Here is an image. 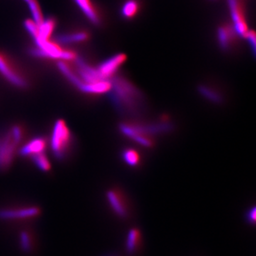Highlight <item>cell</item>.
Returning a JSON list of instances; mask_svg holds the SVG:
<instances>
[{
  "instance_id": "6da1fadb",
  "label": "cell",
  "mask_w": 256,
  "mask_h": 256,
  "mask_svg": "<svg viewBox=\"0 0 256 256\" xmlns=\"http://www.w3.org/2000/svg\"><path fill=\"white\" fill-rule=\"evenodd\" d=\"M111 82L110 96L114 106L126 112L138 110L142 104V98L136 87L124 78H114Z\"/></svg>"
},
{
  "instance_id": "7a4b0ae2",
  "label": "cell",
  "mask_w": 256,
  "mask_h": 256,
  "mask_svg": "<svg viewBox=\"0 0 256 256\" xmlns=\"http://www.w3.org/2000/svg\"><path fill=\"white\" fill-rule=\"evenodd\" d=\"M24 138L22 127L15 124L0 138V171H5L12 164L18 148Z\"/></svg>"
},
{
  "instance_id": "3957f363",
  "label": "cell",
  "mask_w": 256,
  "mask_h": 256,
  "mask_svg": "<svg viewBox=\"0 0 256 256\" xmlns=\"http://www.w3.org/2000/svg\"><path fill=\"white\" fill-rule=\"evenodd\" d=\"M72 136L65 121H56L50 137V150L56 159L62 161L68 156L72 143Z\"/></svg>"
},
{
  "instance_id": "277c9868",
  "label": "cell",
  "mask_w": 256,
  "mask_h": 256,
  "mask_svg": "<svg viewBox=\"0 0 256 256\" xmlns=\"http://www.w3.org/2000/svg\"><path fill=\"white\" fill-rule=\"evenodd\" d=\"M0 74L6 82L16 88L24 90L30 86L26 76L8 56L2 52H0Z\"/></svg>"
},
{
  "instance_id": "5b68a950",
  "label": "cell",
  "mask_w": 256,
  "mask_h": 256,
  "mask_svg": "<svg viewBox=\"0 0 256 256\" xmlns=\"http://www.w3.org/2000/svg\"><path fill=\"white\" fill-rule=\"evenodd\" d=\"M229 11L232 18V26L240 38H245L249 31L244 0H227Z\"/></svg>"
},
{
  "instance_id": "8992f818",
  "label": "cell",
  "mask_w": 256,
  "mask_h": 256,
  "mask_svg": "<svg viewBox=\"0 0 256 256\" xmlns=\"http://www.w3.org/2000/svg\"><path fill=\"white\" fill-rule=\"evenodd\" d=\"M40 214L41 210L36 206L0 208V220L10 222L32 220L38 217Z\"/></svg>"
},
{
  "instance_id": "52a82bcc",
  "label": "cell",
  "mask_w": 256,
  "mask_h": 256,
  "mask_svg": "<svg viewBox=\"0 0 256 256\" xmlns=\"http://www.w3.org/2000/svg\"><path fill=\"white\" fill-rule=\"evenodd\" d=\"M126 60L124 54H117L102 62L96 66L100 78L104 80H110L118 72Z\"/></svg>"
},
{
  "instance_id": "ba28073f",
  "label": "cell",
  "mask_w": 256,
  "mask_h": 256,
  "mask_svg": "<svg viewBox=\"0 0 256 256\" xmlns=\"http://www.w3.org/2000/svg\"><path fill=\"white\" fill-rule=\"evenodd\" d=\"M106 198L116 215L121 218H126L129 216V205L122 194L116 190H110L106 193Z\"/></svg>"
},
{
  "instance_id": "9c48e42d",
  "label": "cell",
  "mask_w": 256,
  "mask_h": 256,
  "mask_svg": "<svg viewBox=\"0 0 256 256\" xmlns=\"http://www.w3.org/2000/svg\"><path fill=\"white\" fill-rule=\"evenodd\" d=\"M238 36L233 26L230 24H223L217 30V40L222 50H230L235 44Z\"/></svg>"
},
{
  "instance_id": "30bf717a",
  "label": "cell",
  "mask_w": 256,
  "mask_h": 256,
  "mask_svg": "<svg viewBox=\"0 0 256 256\" xmlns=\"http://www.w3.org/2000/svg\"><path fill=\"white\" fill-rule=\"evenodd\" d=\"M86 18L95 26L102 24V15L92 0H74Z\"/></svg>"
},
{
  "instance_id": "8fae6325",
  "label": "cell",
  "mask_w": 256,
  "mask_h": 256,
  "mask_svg": "<svg viewBox=\"0 0 256 256\" xmlns=\"http://www.w3.org/2000/svg\"><path fill=\"white\" fill-rule=\"evenodd\" d=\"M46 146V139L43 137H35L31 140L22 146L20 150V156H35L38 153L44 152Z\"/></svg>"
},
{
  "instance_id": "7c38bea8",
  "label": "cell",
  "mask_w": 256,
  "mask_h": 256,
  "mask_svg": "<svg viewBox=\"0 0 256 256\" xmlns=\"http://www.w3.org/2000/svg\"><path fill=\"white\" fill-rule=\"evenodd\" d=\"M142 234L138 228H132L128 230L126 238V250L130 255L137 254L142 247Z\"/></svg>"
},
{
  "instance_id": "4fadbf2b",
  "label": "cell",
  "mask_w": 256,
  "mask_h": 256,
  "mask_svg": "<svg viewBox=\"0 0 256 256\" xmlns=\"http://www.w3.org/2000/svg\"><path fill=\"white\" fill-rule=\"evenodd\" d=\"M89 38H90V35L86 31L79 30V31L62 34L57 36L55 42L58 44H80L86 42Z\"/></svg>"
},
{
  "instance_id": "5bb4252c",
  "label": "cell",
  "mask_w": 256,
  "mask_h": 256,
  "mask_svg": "<svg viewBox=\"0 0 256 256\" xmlns=\"http://www.w3.org/2000/svg\"><path fill=\"white\" fill-rule=\"evenodd\" d=\"M198 92L202 97L210 102L222 104L224 102V96L222 92L214 88L207 85H200L198 88Z\"/></svg>"
},
{
  "instance_id": "9a60e30c",
  "label": "cell",
  "mask_w": 256,
  "mask_h": 256,
  "mask_svg": "<svg viewBox=\"0 0 256 256\" xmlns=\"http://www.w3.org/2000/svg\"><path fill=\"white\" fill-rule=\"evenodd\" d=\"M56 26V21L55 18H50L44 20L42 24L38 26V35L33 40H50Z\"/></svg>"
},
{
  "instance_id": "2e32d148",
  "label": "cell",
  "mask_w": 256,
  "mask_h": 256,
  "mask_svg": "<svg viewBox=\"0 0 256 256\" xmlns=\"http://www.w3.org/2000/svg\"><path fill=\"white\" fill-rule=\"evenodd\" d=\"M140 9L138 0H126L120 9V14L126 20H132L137 16Z\"/></svg>"
},
{
  "instance_id": "e0dca14e",
  "label": "cell",
  "mask_w": 256,
  "mask_h": 256,
  "mask_svg": "<svg viewBox=\"0 0 256 256\" xmlns=\"http://www.w3.org/2000/svg\"><path fill=\"white\" fill-rule=\"evenodd\" d=\"M20 246L24 254H30L33 250L34 240L32 234L26 230H23L20 234Z\"/></svg>"
},
{
  "instance_id": "ac0fdd59",
  "label": "cell",
  "mask_w": 256,
  "mask_h": 256,
  "mask_svg": "<svg viewBox=\"0 0 256 256\" xmlns=\"http://www.w3.org/2000/svg\"><path fill=\"white\" fill-rule=\"evenodd\" d=\"M122 158L126 164L134 168L140 162L141 158L139 153L132 148H126L122 152Z\"/></svg>"
},
{
  "instance_id": "d6986e66",
  "label": "cell",
  "mask_w": 256,
  "mask_h": 256,
  "mask_svg": "<svg viewBox=\"0 0 256 256\" xmlns=\"http://www.w3.org/2000/svg\"><path fill=\"white\" fill-rule=\"evenodd\" d=\"M31 159L38 170L42 172H45L50 171L52 165H50V160L47 158L45 152L38 153V154L32 156Z\"/></svg>"
},
{
  "instance_id": "ffe728a7",
  "label": "cell",
  "mask_w": 256,
  "mask_h": 256,
  "mask_svg": "<svg viewBox=\"0 0 256 256\" xmlns=\"http://www.w3.org/2000/svg\"><path fill=\"white\" fill-rule=\"evenodd\" d=\"M24 1L28 3V8H30V12H31L32 16H33V21L38 26H40L44 20L40 4L36 0H24Z\"/></svg>"
},
{
  "instance_id": "44dd1931",
  "label": "cell",
  "mask_w": 256,
  "mask_h": 256,
  "mask_svg": "<svg viewBox=\"0 0 256 256\" xmlns=\"http://www.w3.org/2000/svg\"><path fill=\"white\" fill-rule=\"evenodd\" d=\"M24 28H26V31L31 35L32 38H36L38 32V25L33 20H26L24 23Z\"/></svg>"
},
{
  "instance_id": "7402d4cb",
  "label": "cell",
  "mask_w": 256,
  "mask_h": 256,
  "mask_svg": "<svg viewBox=\"0 0 256 256\" xmlns=\"http://www.w3.org/2000/svg\"><path fill=\"white\" fill-rule=\"evenodd\" d=\"M246 40H247L249 46L250 47L252 54L256 55V34L252 30H249L246 36L245 37Z\"/></svg>"
},
{
  "instance_id": "603a6c76",
  "label": "cell",
  "mask_w": 256,
  "mask_h": 256,
  "mask_svg": "<svg viewBox=\"0 0 256 256\" xmlns=\"http://www.w3.org/2000/svg\"><path fill=\"white\" fill-rule=\"evenodd\" d=\"M245 220L246 222L250 225H254L256 224V210L255 206L252 207L246 212Z\"/></svg>"
}]
</instances>
